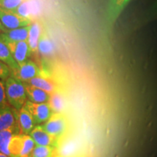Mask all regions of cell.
Wrapping results in <instances>:
<instances>
[{
  "mask_svg": "<svg viewBox=\"0 0 157 157\" xmlns=\"http://www.w3.org/2000/svg\"><path fill=\"white\" fill-rule=\"evenodd\" d=\"M7 101L10 106L19 111L28 101L23 82L10 76L5 81Z\"/></svg>",
  "mask_w": 157,
  "mask_h": 157,
  "instance_id": "6da1fadb",
  "label": "cell"
},
{
  "mask_svg": "<svg viewBox=\"0 0 157 157\" xmlns=\"http://www.w3.org/2000/svg\"><path fill=\"white\" fill-rule=\"evenodd\" d=\"M0 21L6 29L11 30L30 25L32 18L23 17L15 10L0 8Z\"/></svg>",
  "mask_w": 157,
  "mask_h": 157,
  "instance_id": "7a4b0ae2",
  "label": "cell"
},
{
  "mask_svg": "<svg viewBox=\"0 0 157 157\" xmlns=\"http://www.w3.org/2000/svg\"><path fill=\"white\" fill-rule=\"evenodd\" d=\"M45 71L33 60H27L19 65L17 69L11 71V76L23 83H26L32 78L42 75Z\"/></svg>",
  "mask_w": 157,
  "mask_h": 157,
  "instance_id": "3957f363",
  "label": "cell"
},
{
  "mask_svg": "<svg viewBox=\"0 0 157 157\" xmlns=\"http://www.w3.org/2000/svg\"><path fill=\"white\" fill-rule=\"evenodd\" d=\"M42 125L49 134L60 139L67 130L68 121L63 113H52L48 120Z\"/></svg>",
  "mask_w": 157,
  "mask_h": 157,
  "instance_id": "277c9868",
  "label": "cell"
},
{
  "mask_svg": "<svg viewBox=\"0 0 157 157\" xmlns=\"http://www.w3.org/2000/svg\"><path fill=\"white\" fill-rule=\"evenodd\" d=\"M25 107L32 115L36 125L46 122L52 113V110L48 103H37L27 101L25 104Z\"/></svg>",
  "mask_w": 157,
  "mask_h": 157,
  "instance_id": "5b68a950",
  "label": "cell"
},
{
  "mask_svg": "<svg viewBox=\"0 0 157 157\" xmlns=\"http://www.w3.org/2000/svg\"><path fill=\"white\" fill-rule=\"evenodd\" d=\"M29 135L32 137L36 146H52L55 148L59 146L60 139L49 134L42 124L36 125Z\"/></svg>",
  "mask_w": 157,
  "mask_h": 157,
  "instance_id": "8992f818",
  "label": "cell"
},
{
  "mask_svg": "<svg viewBox=\"0 0 157 157\" xmlns=\"http://www.w3.org/2000/svg\"><path fill=\"white\" fill-rule=\"evenodd\" d=\"M5 43L8 47L13 58L18 65L26 61L31 56V52L27 40L21 42H5Z\"/></svg>",
  "mask_w": 157,
  "mask_h": 157,
  "instance_id": "52a82bcc",
  "label": "cell"
},
{
  "mask_svg": "<svg viewBox=\"0 0 157 157\" xmlns=\"http://www.w3.org/2000/svg\"><path fill=\"white\" fill-rule=\"evenodd\" d=\"M130 1L131 0H109L105 15L106 24L109 28L113 26Z\"/></svg>",
  "mask_w": 157,
  "mask_h": 157,
  "instance_id": "ba28073f",
  "label": "cell"
},
{
  "mask_svg": "<svg viewBox=\"0 0 157 157\" xmlns=\"http://www.w3.org/2000/svg\"><path fill=\"white\" fill-rule=\"evenodd\" d=\"M26 83L44 90L50 94L53 93L60 90L56 80L47 71H45L42 75L32 78Z\"/></svg>",
  "mask_w": 157,
  "mask_h": 157,
  "instance_id": "9c48e42d",
  "label": "cell"
},
{
  "mask_svg": "<svg viewBox=\"0 0 157 157\" xmlns=\"http://www.w3.org/2000/svg\"><path fill=\"white\" fill-rule=\"evenodd\" d=\"M17 126V111L9 105L0 108V131Z\"/></svg>",
  "mask_w": 157,
  "mask_h": 157,
  "instance_id": "30bf717a",
  "label": "cell"
},
{
  "mask_svg": "<svg viewBox=\"0 0 157 157\" xmlns=\"http://www.w3.org/2000/svg\"><path fill=\"white\" fill-rule=\"evenodd\" d=\"M17 126L21 135H29L36 126L34 118L25 105L17 111Z\"/></svg>",
  "mask_w": 157,
  "mask_h": 157,
  "instance_id": "8fae6325",
  "label": "cell"
},
{
  "mask_svg": "<svg viewBox=\"0 0 157 157\" xmlns=\"http://www.w3.org/2000/svg\"><path fill=\"white\" fill-rule=\"evenodd\" d=\"M30 25L8 30L0 33V39L3 42H21L28 39Z\"/></svg>",
  "mask_w": 157,
  "mask_h": 157,
  "instance_id": "7c38bea8",
  "label": "cell"
},
{
  "mask_svg": "<svg viewBox=\"0 0 157 157\" xmlns=\"http://www.w3.org/2000/svg\"><path fill=\"white\" fill-rule=\"evenodd\" d=\"M42 26L39 21H33L30 25V30L27 41L29 44L31 54L38 55V45L41 34H42Z\"/></svg>",
  "mask_w": 157,
  "mask_h": 157,
  "instance_id": "4fadbf2b",
  "label": "cell"
},
{
  "mask_svg": "<svg viewBox=\"0 0 157 157\" xmlns=\"http://www.w3.org/2000/svg\"><path fill=\"white\" fill-rule=\"evenodd\" d=\"M24 84L25 91H26L28 101L33 103H48L50 98V94L42 89L31 85L29 83Z\"/></svg>",
  "mask_w": 157,
  "mask_h": 157,
  "instance_id": "5bb4252c",
  "label": "cell"
},
{
  "mask_svg": "<svg viewBox=\"0 0 157 157\" xmlns=\"http://www.w3.org/2000/svg\"><path fill=\"white\" fill-rule=\"evenodd\" d=\"M17 134H20L18 127L0 131V153L10 156V146L11 141L13 137Z\"/></svg>",
  "mask_w": 157,
  "mask_h": 157,
  "instance_id": "9a60e30c",
  "label": "cell"
},
{
  "mask_svg": "<svg viewBox=\"0 0 157 157\" xmlns=\"http://www.w3.org/2000/svg\"><path fill=\"white\" fill-rule=\"evenodd\" d=\"M39 54L43 57H50L54 54L55 47L46 29L42 28V34L38 45Z\"/></svg>",
  "mask_w": 157,
  "mask_h": 157,
  "instance_id": "2e32d148",
  "label": "cell"
},
{
  "mask_svg": "<svg viewBox=\"0 0 157 157\" xmlns=\"http://www.w3.org/2000/svg\"><path fill=\"white\" fill-rule=\"evenodd\" d=\"M52 113H62L66 109V98L59 90L50 94V98L48 102Z\"/></svg>",
  "mask_w": 157,
  "mask_h": 157,
  "instance_id": "e0dca14e",
  "label": "cell"
},
{
  "mask_svg": "<svg viewBox=\"0 0 157 157\" xmlns=\"http://www.w3.org/2000/svg\"><path fill=\"white\" fill-rule=\"evenodd\" d=\"M0 60L7 65L11 71L16 70L19 68V65L13 58L8 47L2 39H0Z\"/></svg>",
  "mask_w": 157,
  "mask_h": 157,
  "instance_id": "ac0fdd59",
  "label": "cell"
},
{
  "mask_svg": "<svg viewBox=\"0 0 157 157\" xmlns=\"http://www.w3.org/2000/svg\"><path fill=\"white\" fill-rule=\"evenodd\" d=\"M21 137L22 143L18 157H31L36 143L29 135H21Z\"/></svg>",
  "mask_w": 157,
  "mask_h": 157,
  "instance_id": "d6986e66",
  "label": "cell"
},
{
  "mask_svg": "<svg viewBox=\"0 0 157 157\" xmlns=\"http://www.w3.org/2000/svg\"><path fill=\"white\" fill-rule=\"evenodd\" d=\"M56 148L52 146H36L33 151L31 157H54Z\"/></svg>",
  "mask_w": 157,
  "mask_h": 157,
  "instance_id": "ffe728a7",
  "label": "cell"
},
{
  "mask_svg": "<svg viewBox=\"0 0 157 157\" xmlns=\"http://www.w3.org/2000/svg\"><path fill=\"white\" fill-rule=\"evenodd\" d=\"M28 0H0V8L15 10Z\"/></svg>",
  "mask_w": 157,
  "mask_h": 157,
  "instance_id": "44dd1931",
  "label": "cell"
},
{
  "mask_svg": "<svg viewBox=\"0 0 157 157\" xmlns=\"http://www.w3.org/2000/svg\"><path fill=\"white\" fill-rule=\"evenodd\" d=\"M15 11L17 13H18L19 15H22L23 17H29L31 18L30 15V5L28 1H25V2H23L22 5H21L16 10H15Z\"/></svg>",
  "mask_w": 157,
  "mask_h": 157,
  "instance_id": "7402d4cb",
  "label": "cell"
},
{
  "mask_svg": "<svg viewBox=\"0 0 157 157\" xmlns=\"http://www.w3.org/2000/svg\"><path fill=\"white\" fill-rule=\"evenodd\" d=\"M11 76V69L7 65L0 60V79L5 81Z\"/></svg>",
  "mask_w": 157,
  "mask_h": 157,
  "instance_id": "603a6c76",
  "label": "cell"
},
{
  "mask_svg": "<svg viewBox=\"0 0 157 157\" xmlns=\"http://www.w3.org/2000/svg\"><path fill=\"white\" fill-rule=\"evenodd\" d=\"M7 97H6L5 84L3 80L0 79V108L7 105Z\"/></svg>",
  "mask_w": 157,
  "mask_h": 157,
  "instance_id": "cb8c5ba5",
  "label": "cell"
},
{
  "mask_svg": "<svg viewBox=\"0 0 157 157\" xmlns=\"http://www.w3.org/2000/svg\"><path fill=\"white\" fill-rule=\"evenodd\" d=\"M6 30V29L5 28V27L3 26V25L2 24V23H1V21H0V33L1 32H3L4 31H5Z\"/></svg>",
  "mask_w": 157,
  "mask_h": 157,
  "instance_id": "d4e9b609",
  "label": "cell"
},
{
  "mask_svg": "<svg viewBox=\"0 0 157 157\" xmlns=\"http://www.w3.org/2000/svg\"><path fill=\"white\" fill-rule=\"evenodd\" d=\"M0 157H10V156H7V155H6V154H2V153H0Z\"/></svg>",
  "mask_w": 157,
  "mask_h": 157,
  "instance_id": "484cf974",
  "label": "cell"
}]
</instances>
